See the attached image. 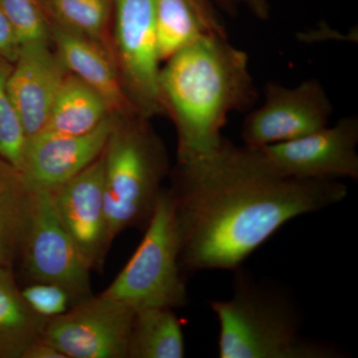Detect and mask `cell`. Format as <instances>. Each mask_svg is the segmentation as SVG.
I'll return each instance as SVG.
<instances>
[{"label":"cell","mask_w":358,"mask_h":358,"mask_svg":"<svg viewBox=\"0 0 358 358\" xmlns=\"http://www.w3.org/2000/svg\"><path fill=\"white\" fill-rule=\"evenodd\" d=\"M173 197L186 270H237L289 221L341 203V179L282 176L257 148L224 140L214 154L178 164Z\"/></svg>","instance_id":"obj_1"},{"label":"cell","mask_w":358,"mask_h":358,"mask_svg":"<svg viewBox=\"0 0 358 358\" xmlns=\"http://www.w3.org/2000/svg\"><path fill=\"white\" fill-rule=\"evenodd\" d=\"M159 86L164 112L178 133V164L209 157L222 145V129L234 112L251 109L257 89L246 52L211 37L166 61Z\"/></svg>","instance_id":"obj_2"},{"label":"cell","mask_w":358,"mask_h":358,"mask_svg":"<svg viewBox=\"0 0 358 358\" xmlns=\"http://www.w3.org/2000/svg\"><path fill=\"white\" fill-rule=\"evenodd\" d=\"M221 358H338L334 346L307 338L291 300L238 274L229 300L212 301Z\"/></svg>","instance_id":"obj_3"},{"label":"cell","mask_w":358,"mask_h":358,"mask_svg":"<svg viewBox=\"0 0 358 358\" xmlns=\"http://www.w3.org/2000/svg\"><path fill=\"white\" fill-rule=\"evenodd\" d=\"M103 199L110 243L148 225L169 164L159 136L138 115L120 117L103 150Z\"/></svg>","instance_id":"obj_4"},{"label":"cell","mask_w":358,"mask_h":358,"mask_svg":"<svg viewBox=\"0 0 358 358\" xmlns=\"http://www.w3.org/2000/svg\"><path fill=\"white\" fill-rule=\"evenodd\" d=\"M179 233L173 195L160 190L145 236L103 294L134 312L185 307L188 294L179 272Z\"/></svg>","instance_id":"obj_5"},{"label":"cell","mask_w":358,"mask_h":358,"mask_svg":"<svg viewBox=\"0 0 358 358\" xmlns=\"http://www.w3.org/2000/svg\"><path fill=\"white\" fill-rule=\"evenodd\" d=\"M113 54L127 96L136 114H166L160 93L155 0H113Z\"/></svg>","instance_id":"obj_6"},{"label":"cell","mask_w":358,"mask_h":358,"mask_svg":"<svg viewBox=\"0 0 358 358\" xmlns=\"http://www.w3.org/2000/svg\"><path fill=\"white\" fill-rule=\"evenodd\" d=\"M34 282L57 285L73 303L92 296L88 264L59 218L51 190L33 188L21 254Z\"/></svg>","instance_id":"obj_7"},{"label":"cell","mask_w":358,"mask_h":358,"mask_svg":"<svg viewBox=\"0 0 358 358\" xmlns=\"http://www.w3.org/2000/svg\"><path fill=\"white\" fill-rule=\"evenodd\" d=\"M134 310L103 293L50 317L41 338L66 358H128Z\"/></svg>","instance_id":"obj_8"},{"label":"cell","mask_w":358,"mask_h":358,"mask_svg":"<svg viewBox=\"0 0 358 358\" xmlns=\"http://www.w3.org/2000/svg\"><path fill=\"white\" fill-rule=\"evenodd\" d=\"M333 103L320 82L308 79L294 87L268 82L264 103L245 117L242 140L263 148L296 140L329 126Z\"/></svg>","instance_id":"obj_9"},{"label":"cell","mask_w":358,"mask_h":358,"mask_svg":"<svg viewBox=\"0 0 358 358\" xmlns=\"http://www.w3.org/2000/svg\"><path fill=\"white\" fill-rule=\"evenodd\" d=\"M358 119L350 115L336 124L296 140L257 148L282 176L298 178H358Z\"/></svg>","instance_id":"obj_10"},{"label":"cell","mask_w":358,"mask_h":358,"mask_svg":"<svg viewBox=\"0 0 358 358\" xmlns=\"http://www.w3.org/2000/svg\"><path fill=\"white\" fill-rule=\"evenodd\" d=\"M103 152L64 185L51 189L61 222L90 268L102 267L110 243L103 199Z\"/></svg>","instance_id":"obj_11"},{"label":"cell","mask_w":358,"mask_h":358,"mask_svg":"<svg viewBox=\"0 0 358 358\" xmlns=\"http://www.w3.org/2000/svg\"><path fill=\"white\" fill-rule=\"evenodd\" d=\"M120 115L83 134L41 133L27 141L21 173L30 188L54 189L83 171L105 150Z\"/></svg>","instance_id":"obj_12"},{"label":"cell","mask_w":358,"mask_h":358,"mask_svg":"<svg viewBox=\"0 0 358 358\" xmlns=\"http://www.w3.org/2000/svg\"><path fill=\"white\" fill-rule=\"evenodd\" d=\"M49 42L21 44L7 80V91L27 141L43 131L59 90L69 75Z\"/></svg>","instance_id":"obj_13"},{"label":"cell","mask_w":358,"mask_h":358,"mask_svg":"<svg viewBox=\"0 0 358 358\" xmlns=\"http://www.w3.org/2000/svg\"><path fill=\"white\" fill-rule=\"evenodd\" d=\"M49 38L69 74L100 94L113 115H138L122 87L114 58L103 46L50 21Z\"/></svg>","instance_id":"obj_14"},{"label":"cell","mask_w":358,"mask_h":358,"mask_svg":"<svg viewBox=\"0 0 358 358\" xmlns=\"http://www.w3.org/2000/svg\"><path fill=\"white\" fill-rule=\"evenodd\" d=\"M155 29L162 62L201 40L227 36L211 0H155Z\"/></svg>","instance_id":"obj_15"},{"label":"cell","mask_w":358,"mask_h":358,"mask_svg":"<svg viewBox=\"0 0 358 358\" xmlns=\"http://www.w3.org/2000/svg\"><path fill=\"white\" fill-rule=\"evenodd\" d=\"M48 320L26 303L11 268L0 267V358H22Z\"/></svg>","instance_id":"obj_16"},{"label":"cell","mask_w":358,"mask_h":358,"mask_svg":"<svg viewBox=\"0 0 358 358\" xmlns=\"http://www.w3.org/2000/svg\"><path fill=\"white\" fill-rule=\"evenodd\" d=\"M110 115H113L112 112L103 96L74 75L69 74L59 90L41 133L69 136L87 134Z\"/></svg>","instance_id":"obj_17"},{"label":"cell","mask_w":358,"mask_h":358,"mask_svg":"<svg viewBox=\"0 0 358 358\" xmlns=\"http://www.w3.org/2000/svg\"><path fill=\"white\" fill-rule=\"evenodd\" d=\"M31 199L21 171L0 159V267L11 268L21 254Z\"/></svg>","instance_id":"obj_18"},{"label":"cell","mask_w":358,"mask_h":358,"mask_svg":"<svg viewBox=\"0 0 358 358\" xmlns=\"http://www.w3.org/2000/svg\"><path fill=\"white\" fill-rule=\"evenodd\" d=\"M185 338L173 308H148L134 313L128 358H182Z\"/></svg>","instance_id":"obj_19"},{"label":"cell","mask_w":358,"mask_h":358,"mask_svg":"<svg viewBox=\"0 0 358 358\" xmlns=\"http://www.w3.org/2000/svg\"><path fill=\"white\" fill-rule=\"evenodd\" d=\"M113 0H40L48 21L103 46L114 58L109 32Z\"/></svg>","instance_id":"obj_20"},{"label":"cell","mask_w":358,"mask_h":358,"mask_svg":"<svg viewBox=\"0 0 358 358\" xmlns=\"http://www.w3.org/2000/svg\"><path fill=\"white\" fill-rule=\"evenodd\" d=\"M11 68V63L0 59V159L20 171L27 140L7 91Z\"/></svg>","instance_id":"obj_21"},{"label":"cell","mask_w":358,"mask_h":358,"mask_svg":"<svg viewBox=\"0 0 358 358\" xmlns=\"http://www.w3.org/2000/svg\"><path fill=\"white\" fill-rule=\"evenodd\" d=\"M0 6L20 45L32 41H50L48 18L40 0H0Z\"/></svg>","instance_id":"obj_22"},{"label":"cell","mask_w":358,"mask_h":358,"mask_svg":"<svg viewBox=\"0 0 358 358\" xmlns=\"http://www.w3.org/2000/svg\"><path fill=\"white\" fill-rule=\"evenodd\" d=\"M23 298L35 313L50 319L68 310L69 294L57 285L34 282L21 291Z\"/></svg>","instance_id":"obj_23"},{"label":"cell","mask_w":358,"mask_h":358,"mask_svg":"<svg viewBox=\"0 0 358 358\" xmlns=\"http://www.w3.org/2000/svg\"><path fill=\"white\" fill-rule=\"evenodd\" d=\"M214 6L229 15H236L241 10L248 11L259 20L270 17L271 7L268 0H211Z\"/></svg>","instance_id":"obj_24"},{"label":"cell","mask_w":358,"mask_h":358,"mask_svg":"<svg viewBox=\"0 0 358 358\" xmlns=\"http://www.w3.org/2000/svg\"><path fill=\"white\" fill-rule=\"evenodd\" d=\"M20 43L16 37L13 26L7 20L3 9L0 6V59L13 64L17 59Z\"/></svg>","instance_id":"obj_25"},{"label":"cell","mask_w":358,"mask_h":358,"mask_svg":"<svg viewBox=\"0 0 358 358\" xmlns=\"http://www.w3.org/2000/svg\"><path fill=\"white\" fill-rule=\"evenodd\" d=\"M22 358H66L53 345L47 343L45 339L39 338L32 343L31 345L25 350Z\"/></svg>","instance_id":"obj_26"}]
</instances>
